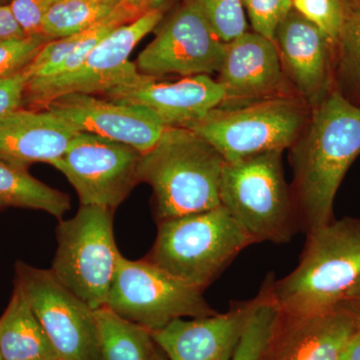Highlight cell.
<instances>
[{
	"mask_svg": "<svg viewBox=\"0 0 360 360\" xmlns=\"http://www.w3.org/2000/svg\"><path fill=\"white\" fill-rule=\"evenodd\" d=\"M28 77L26 68L11 77L0 78V118L22 108Z\"/></svg>",
	"mask_w": 360,
	"mask_h": 360,
	"instance_id": "obj_32",
	"label": "cell"
},
{
	"mask_svg": "<svg viewBox=\"0 0 360 360\" xmlns=\"http://www.w3.org/2000/svg\"><path fill=\"white\" fill-rule=\"evenodd\" d=\"M158 225L155 245L144 259L203 291L255 245L222 205Z\"/></svg>",
	"mask_w": 360,
	"mask_h": 360,
	"instance_id": "obj_4",
	"label": "cell"
},
{
	"mask_svg": "<svg viewBox=\"0 0 360 360\" xmlns=\"http://www.w3.org/2000/svg\"><path fill=\"white\" fill-rule=\"evenodd\" d=\"M160 360H167V356H165V355L161 354Z\"/></svg>",
	"mask_w": 360,
	"mask_h": 360,
	"instance_id": "obj_39",
	"label": "cell"
},
{
	"mask_svg": "<svg viewBox=\"0 0 360 360\" xmlns=\"http://www.w3.org/2000/svg\"><path fill=\"white\" fill-rule=\"evenodd\" d=\"M142 153L120 142L79 132L51 165L77 191L80 205L115 210L141 182Z\"/></svg>",
	"mask_w": 360,
	"mask_h": 360,
	"instance_id": "obj_11",
	"label": "cell"
},
{
	"mask_svg": "<svg viewBox=\"0 0 360 360\" xmlns=\"http://www.w3.org/2000/svg\"><path fill=\"white\" fill-rule=\"evenodd\" d=\"M359 1H360V0H359Z\"/></svg>",
	"mask_w": 360,
	"mask_h": 360,
	"instance_id": "obj_41",
	"label": "cell"
},
{
	"mask_svg": "<svg viewBox=\"0 0 360 360\" xmlns=\"http://www.w3.org/2000/svg\"><path fill=\"white\" fill-rule=\"evenodd\" d=\"M0 354L4 360H60L16 283L11 302L0 317Z\"/></svg>",
	"mask_w": 360,
	"mask_h": 360,
	"instance_id": "obj_21",
	"label": "cell"
},
{
	"mask_svg": "<svg viewBox=\"0 0 360 360\" xmlns=\"http://www.w3.org/2000/svg\"><path fill=\"white\" fill-rule=\"evenodd\" d=\"M163 13V6L149 9L136 20L116 28L75 70L53 77L28 78L23 104L30 110H44L65 94L103 96L108 90L130 84L141 73L129 61L130 54L160 25Z\"/></svg>",
	"mask_w": 360,
	"mask_h": 360,
	"instance_id": "obj_8",
	"label": "cell"
},
{
	"mask_svg": "<svg viewBox=\"0 0 360 360\" xmlns=\"http://www.w3.org/2000/svg\"><path fill=\"white\" fill-rule=\"evenodd\" d=\"M167 0H149L148 9L158 8L165 6Z\"/></svg>",
	"mask_w": 360,
	"mask_h": 360,
	"instance_id": "obj_37",
	"label": "cell"
},
{
	"mask_svg": "<svg viewBox=\"0 0 360 360\" xmlns=\"http://www.w3.org/2000/svg\"><path fill=\"white\" fill-rule=\"evenodd\" d=\"M129 1L131 2L132 4H134V6L141 7V8L144 9V11H149V0H129Z\"/></svg>",
	"mask_w": 360,
	"mask_h": 360,
	"instance_id": "obj_36",
	"label": "cell"
},
{
	"mask_svg": "<svg viewBox=\"0 0 360 360\" xmlns=\"http://www.w3.org/2000/svg\"><path fill=\"white\" fill-rule=\"evenodd\" d=\"M106 307L127 321L150 331L175 319L217 314L203 290L180 281L148 260L120 257Z\"/></svg>",
	"mask_w": 360,
	"mask_h": 360,
	"instance_id": "obj_9",
	"label": "cell"
},
{
	"mask_svg": "<svg viewBox=\"0 0 360 360\" xmlns=\"http://www.w3.org/2000/svg\"><path fill=\"white\" fill-rule=\"evenodd\" d=\"M274 42L284 77L300 98L314 108L330 92L335 44L295 8L277 27Z\"/></svg>",
	"mask_w": 360,
	"mask_h": 360,
	"instance_id": "obj_17",
	"label": "cell"
},
{
	"mask_svg": "<svg viewBox=\"0 0 360 360\" xmlns=\"http://www.w3.org/2000/svg\"><path fill=\"white\" fill-rule=\"evenodd\" d=\"M200 9L213 32L229 44L248 32L243 0H189Z\"/></svg>",
	"mask_w": 360,
	"mask_h": 360,
	"instance_id": "obj_27",
	"label": "cell"
},
{
	"mask_svg": "<svg viewBox=\"0 0 360 360\" xmlns=\"http://www.w3.org/2000/svg\"><path fill=\"white\" fill-rule=\"evenodd\" d=\"M79 132L47 110H18L0 118V160L28 170L65 155Z\"/></svg>",
	"mask_w": 360,
	"mask_h": 360,
	"instance_id": "obj_19",
	"label": "cell"
},
{
	"mask_svg": "<svg viewBox=\"0 0 360 360\" xmlns=\"http://www.w3.org/2000/svg\"><path fill=\"white\" fill-rule=\"evenodd\" d=\"M309 120L307 104L300 97L281 94L234 108L219 106L186 129L200 134L231 162L292 148Z\"/></svg>",
	"mask_w": 360,
	"mask_h": 360,
	"instance_id": "obj_6",
	"label": "cell"
},
{
	"mask_svg": "<svg viewBox=\"0 0 360 360\" xmlns=\"http://www.w3.org/2000/svg\"><path fill=\"white\" fill-rule=\"evenodd\" d=\"M266 296L251 315L231 360H262L276 326L277 309L270 296L269 276L264 281Z\"/></svg>",
	"mask_w": 360,
	"mask_h": 360,
	"instance_id": "obj_26",
	"label": "cell"
},
{
	"mask_svg": "<svg viewBox=\"0 0 360 360\" xmlns=\"http://www.w3.org/2000/svg\"><path fill=\"white\" fill-rule=\"evenodd\" d=\"M115 210L80 205L72 219L59 220L51 271L92 309L105 307L122 257L113 234Z\"/></svg>",
	"mask_w": 360,
	"mask_h": 360,
	"instance_id": "obj_7",
	"label": "cell"
},
{
	"mask_svg": "<svg viewBox=\"0 0 360 360\" xmlns=\"http://www.w3.org/2000/svg\"><path fill=\"white\" fill-rule=\"evenodd\" d=\"M342 1L343 20L335 51L343 82L360 94V1Z\"/></svg>",
	"mask_w": 360,
	"mask_h": 360,
	"instance_id": "obj_25",
	"label": "cell"
},
{
	"mask_svg": "<svg viewBox=\"0 0 360 360\" xmlns=\"http://www.w3.org/2000/svg\"><path fill=\"white\" fill-rule=\"evenodd\" d=\"M14 283L25 293L60 360H101L96 310L63 285L51 269L20 260Z\"/></svg>",
	"mask_w": 360,
	"mask_h": 360,
	"instance_id": "obj_10",
	"label": "cell"
},
{
	"mask_svg": "<svg viewBox=\"0 0 360 360\" xmlns=\"http://www.w3.org/2000/svg\"><path fill=\"white\" fill-rule=\"evenodd\" d=\"M25 37V33L16 22L8 4L0 6V44L23 39Z\"/></svg>",
	"mask_w": 360,
	"mask_h": 360,
	"instance_id": "obj_33",
	"label": "cell"
},
{
	"mask_svg": "<svg viewBox=\"0 0 360 360\" xmlns=\"http://www.w3.org/2000/svg\"><path fill=\"white\" fill-rule=\"evenodd\" d=\"M44 110L78 132L91 134L148 153L167 129L144 106L101 99L91 94H70L54 99Z\"/></svg>",
	"mask_w": 360,
	"mask_h": 360,
	"instance_id": "obj_13",
	"label": "cell"
},
{
	"mask_svg": "<svg viewBox=\"0 0 360 360\" xmlns=\"http://www.w3.org/2000/svg\"><path fill=\"white\" fill-rule=\"evenodd\" d=\"M283 66L276 42L246 32L225 44L217 79L224 90L221 108H234L283 94Z\"/></svg>",
	"mask_w": 360,
	"mask_h": 360,
	"instance_id": "obj_18",
	"label": "cell"
},
{
	"mask_svg": "<svg viewBox=\"0 0 360 360\" xmlns=\"http://www.w3.org/2000/svg\"><path fill=\"white\" fill-rule=\"evenodd\" d=\"M101 360H160L151 331L123 319L110 307L96 309Z\"/></svg>",
	"mask_w": 360,
	"mask_h": 360,
	"instance_id": "obj_23",
	"label": "cell"
},
{
	"mask_svg": "<svg viewBox=\"0 0 360 360\" xmlns=\"http://www.w3.org/2000/svg\"><path fill=\"white\" fill-rule=\"evenodd\" d=\"M139 73L130 84L108 90L110 101L144 106L155 113L167 127H186L221 105L224 90L210 75L184 77L176 82Z\"/></svg>",
	"mask_w": 360,
	"mask_h": 360,
	"instance_id": "obj_16",
	"label": "cell"
},
{
	"mask_svg": "<svg viewBox=\"0 0 360 360\" xmlns=\"http://www.w3.org/2000/svg\"><path fill=\"white\" fill-rule=\"evenodd\" d=\"M146 11H148L127 0L110 15L86 30L47 42L27 66L28 78L53 77L75 70L101 40L120 26L136 20Z\"/></svg>",
	"mask_w": 360,
	"mask_h": 360,
	"instance_id": "obj_20",
	"label": "cell"
},
{
	"mask_svg": "<svg viewBox=\"0 0 360 360\" xmlns=\"http://www.w3.org/2000/svg\"><path fill=\"white\" fill-rule=\"evenodd\" d=\"M359 155L360 106L333 90L314 106L291 148V193L300 231L309 234L335 220L336 193Z\"/></svg>",
	"mask_w": 360,
	"mask_h": 360,
	"instance_id": "obj_1",
	"label": "cell"
},
{
	"mask_svg": "<svg viewBox=\"0 0 360 360\" xmlns=\"http://www.w3.org/2000/svg\"><path fill=\"white\" fill-rule=\"evenodd\" d=\"M9 207L42 210L61 220L70 210V198L28 170L0 160V210Z\"/></svg>",
	"mask_w": 360,
	"mask_h": 360,
	"instance_id": "obj_22",
	"label": "cell"
},
{
	"mask_svg": "<svg viewBox=\"0 0 360 360\" xmlns=\"http://www.w3.org/2000/svg\"><path fill=\"white\" fill-rule=\"evenodd\" d=\"M266 296V286L250 300L231 303L224 314L175 319L151 331L167 360H231L251 315Z\"/></svg>",
	"mask_w": 360,
	"mask_h": 360,
	"instance_id": "obj_14",
	"label": "cell"
},
{
	"mask_svg": "<svg viewBox=\"0 0 360 360\" xmlns=\"http://www.w3.org/2000/svg\"><path fill=\"white\" fill-rule=\"evenodd\" d=\"M345 300L352 303L360 309V277L359 281L354 283V285L348 290Z\"/></svg>",
	"mask_w": 360,
	"mask_h": 360,
	"instance_id": "obj_35",
	"label": "cell"
},
{
	"mask_svg": "<svg viewBox=\"0 0 360 360\" xmlns=\"http://www.w3.org/2000/svg\"><path fill=\"white\" fill-rule=\"evenodd\" d=\"M44 35L25 37L0 44V78L11 77L25 70L47 42Z\"/></svg>",
	"mask_w": 360,
	"mask_h": 360,
	"instance_id": "obj_30",
	"label": "cell"
},
{
	"mask_svg": "<svg viewBox=\"0 0 360 360\" xmlns=\"http://www.w3.org/2000/svg\"><path fill=\"white\" fill-rule=\"evenodd\" d=\"M0 360H4L2 359L1 354H0Z\"/></svg>",
	"mask_w": 360,
	"mask_h": 360,
	"instance_id": "obj_40",
	"label": "cell"
},
{
	"mask_svg": "<svg viewBox=\"0 0 360 360\" xmlns=\"http://www.w3.org/2000/svg\"><path fill=\"white\" fill-rule=\"evenodd\" d=\"M225 44L193 2L186 0L137 58V70L160 78L219 72Z\"/></svg>",
	"mask_w": 360,
	"mask_h": 360,
	"instance_id": "obj_12",
	"label": "cell"
},
{
	"mask_svg": "<svg viewBox=\"0 0 360 360\" xmlns=\"http://www.w3.org/2000/svg\"><path fill=\"white\" fill-rule=\"evenodd\" d=\"M292 6L336 44L342 25V0H292Z\"/></svg>",
	"mask_w": 360,
	"mask_h": 360,
	"instance_id": "obj_29",
	"label": "cell"
},
{
	"mask_svg": "<svg viewBox=\"0 0 360 360\" xmlns=\"http://www.w3.org/2000/svg\"><path fill=\"white\" fill-rule=\"evenodd\" d=\"M359 321L360 309L347 300L321 314L305 316L277 311L262 360H340Z\"/></svg>",
	"mask_w": 360,
	"mask_h": 360,
	"instance_id": "obj_15",
	"label": "cell"
},
{
	"mask_svg": "<svg viewBox=\"0 0 360 360\" xmlns=\"http://www.w3.org/2000/svg\"><path fill=\"white\" fill-rule=\"evenodd\" d=\"M340 360H360V321L343 348Z\"/></svg>",
	"mask_w": 360,
	"mask_h": 360,
	"instance_id": "obj_34",
	"label": "cell"
},
{
	"mask_svg": "<svg viewBox=\"0 0 360 360\" xmlns=\"http://www.w3.org/2000/svg\"><path fill=\"white\" fill-rule=\"evenodd\" d=\"M11 2V0H0V6H7Z\"/></svg>",
	"mask_w": 360,
	"mask_h": 360,
	"instance_id": "obj_38",
	"label": "cell"
},
{
	"mask_svg": "<svg viewBox=\"0 0 360 360\" xmlns=\"http://www.w3.org/2000/svg\"><path fill=\"white\" fill-rule=\"evenodd\" d=\"M58 0H11V7L16 22L26 37L42 34L45 16Z\"/></svg>",
	"mask_w": 360,
	"mask_h": 360,
	"instance_id": "obj_31",
	"label": "cell"
},
{
	"mask_svg": "<svg viewBox=\"0 0 360 360\" xmlns=\"http://www.w3.org/2000/svg\"><path fill=\"white\" fill-rule=\"evenodd\" d=\"M281 151L225 163L220 201L253 243L283 245L300 231Z\"/></svg>",
	"mask_w": 360,
	"mask_h": 360,
	"instance_id": "obj_5",
	"label": "cell"
},
{
	"mask_svg": "<svg viewBox=\"0 0 360 360\" xmlns=\"http://www.w3.org/2000/svg\"><path fill=\"white\" fill-rule=\"evenodd\" d=\"M269 277L272 302L281 314H321L345 302L360 277V219H335L307 234L297 266L279 281Z\"/></svg>",
	"mask_w": 360,
	"mask_h": 360,
	"instance_id": "obj_2",
	"label": "cell"
},
{
	"mask_svg": "<svg viewBox=\"0 0 360 360\" xmlns=\"http://www.w3.org/2000/svg\"><path fill=\"white\" fill-rule=\"evenodd\" d=\"M225 163L219 151L193 130L167 127L139 165L141 182L153 191L158 224L219 207Z\"/></svg>",
	"mask_w": 360,
	"mask_h": 360,
	"instance_id": "obj_3",
	"label": "cell"
},
{
	"mask_svg": "<svg viewBox=\"0 0 360 360\" xmlns=\"http://www.w3.org/2000/svg\"><path fill=\"white\" fill-rule=\"evenodd\" d=\"M127 0H58L45 16L42 34L49 40L70 37L110 15Z\"/></svg>",
	"mask_w": 360,
	"mask_h": 360,
	"instance_id": "obj_24",
	"label": "cell"
},
{
	"mask_svg": "<svg viewBox=\"0 0 360 360\" xmlns=\"http://www.w3.org/2000/svg\"><path fill=\"white\" fill-rule=\"evenodd\" d=\"M253 32L274 40L277 27L293 8L292 0H243Z\"/></svg>",
	"mask_w": 360,
	"mask_h": 360,
	"instance_id": "obj_28",
	"label": "cell"
}]
</instances>
